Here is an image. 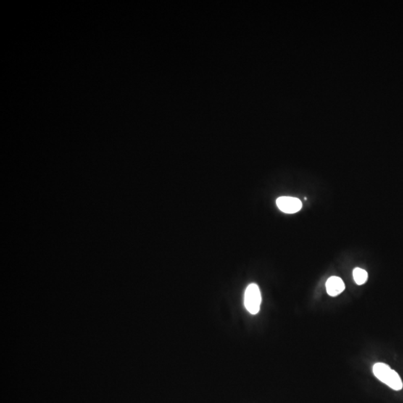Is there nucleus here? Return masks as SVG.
Returning a JSON list of instances; mask_svg holds the SVG:
<instances>
[{
  "label": "nucleus",
  "mask_w": 403,
  "mask_h": 403,
  "mask_svg": "<svg viewBox=\"0 0 403 403\" xmlns=\"http://www.w3.org/2000/svg\"><path fill=\"white\" fill-rule=\"evenodd\" d=\"M373 372L379 380L395 391H400L402 389L403 384L399 374L386 364L376 363L374 364Z\"/></svg>",
  "instance_id": "nucleus-1"
},
{
  "label": "nucleus",
  "mask_w": 403,
  "mask_h": 403,
  "mask_svg": "<svg viewBox=\"0 0 403 403\" xmlns=\"http://www.w3.org/2000/svg\"><path fill=\"white\" fill-rule=\"evenodd\" d=\"M353 278L357 285H364L368 278V274L364 269L356 267L353 270Z\"/></svg>",
  "instance_id": "nucleus-5"
},
{
  "label": "nucleus",
  "mask_w": 403,
  "mask_h": 403,
  "mask_svg": "<svg viewBox=\"0 0 403 403\" xmlns=\"http://www.w3.org/2000/svg\"><path fill=\"white\" fill-rule=\"evenodd\" d=\"M277 207L282 212L286 214H294L302 209V202L292 196H281L276 200Z\"/></svg>",
  "instance_id": "nucleus-3"
},
{
  "label": "nucleus",
  "mask_w": 403,
  "mask_h": 403,
  "mask_svg": "<svg viewBox=\"0 0 403 403\" xmlns=\"http://www.w3.org/2000/svg\"><path fill=\"white\" fill-rule=\"evenodd\" d=\"M261 303L262 294L259 286L255 283L248 285L244 294V306L246 310L252 314H258L260 310Z\"/></svg>",
  "instance_id": "nucleus-2"
},
{
  "label": "nucleus",
  "mask_w": 403,
  "mask_h": 403,
  "mask_svg": "<svg viewBox=\"0 0 403 403\" xmlns=\"http://www.w3.org/2000/svg\"><path fill=\"white\" fill-rule=\"evenodd\" d=\"M326 291L331 296H336L343 292L345 289V285L340 277L332 276L327 280L325 283Z\"/></svg>",
  "instance_id": "nucleus-4"
}]
</instances>
